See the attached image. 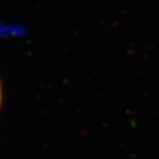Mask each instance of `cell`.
<instances>
[{
    "instance_id": "6da1fadb",
    "label": "cell",
    "mask_w": 159,
    "mask_h": 159,
    "mask_svg": "<svg viewBox=\"0 0 159 159\" xmlns=\"http://www.w3.org/2000/svg\"><path fill=\"white\" fill-rule=\"evenodd\" d=\"M0 103H1V86H0Z\"/></svg>"
}]
</instances>
